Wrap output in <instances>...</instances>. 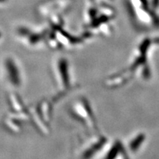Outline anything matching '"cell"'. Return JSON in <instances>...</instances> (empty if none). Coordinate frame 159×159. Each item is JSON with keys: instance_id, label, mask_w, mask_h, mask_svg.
I'll return each instance as SVG.
<instances>
[{"instance_id": "7a4b0ae2", "label": "cell", "mask_w": 159, "mask_h": 159, "mask_svg": "<svg viewBox=\"0 0 159 159\" xmlns=\"http://www.w3.org/2000/svg\"><path fill=\"white\" fill-rule=\"evenodd\" d=\"M68 69H67V64L64 60L60 61L58 63V71H60V76H61V83L62 85H69V77H68Z\"/></svg>"}, {"instance_id": "3957f363", "label": "cell", "mask_w": 159, "mask_h": 159, "mask_svg": "<svg viewBox=\"0 0 159 159\" xmlns=\"http://www.w3.org/2000/svg\"><path fill=\"white\" fill-rule=\"evenodd\" d=\"M0 38H1V33H0Z\"/></svg>"}, {"instance_id": "6da1fadb", "label": "cell", "mask_w": 159, "mask_h": 159, "mask_svg": "<svg viewBox=\"0 0 159 159\" xmlns=\"http://www.w3.org/2000/svg\"><path fill=\"white\" fill-rule=\"evenodd\" d=\"M5 69H7V77L11 84H13L14 86H19L21 83V80H20L19 71H18L19 70L17 69V67L16 66L13 61L11 60H7L5 62Z\"/></svg>"}]
</instances>
